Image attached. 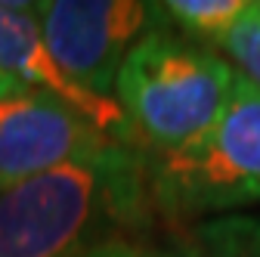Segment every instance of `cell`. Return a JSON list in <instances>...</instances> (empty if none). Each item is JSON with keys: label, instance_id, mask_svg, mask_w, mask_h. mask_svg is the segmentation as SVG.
I'll return each mask as SVG.
<instances>
[{"label": "cell", "instance_id": "cell-1", "mask_svg": "<svg viewBox=\"0 0 260 257\" xmlns=\"http://www.w3.org/2000/svg\"><path fill=\"white\" fill-rule=\"evenodd\" d=\"M149 155L115 143L100 158L62 165L0 192V257H78L152 220Z\"/></svg>", "mask_w": 260, "mask_h": 257}, {"label": "cell", "instance_id": "cell-2", "mask_svg": "<svg viewBox=\"0 0 260 257\" xmlns=\"http://www.w3.org/2000/svg\"><path fill=\"white\" fill-rule=\"evenodd\" d=\"M236 72L195 41L152 28L127 50L118 106L146 152L165 155L202 140L233 96Z\"/></svg>", "mask_w": 260, "mask_h": 257}, {"label": "cell", "instance_id": "cell-3", "mask_svg": "<svg viewBox=\"0 0 260 257\" xmlns=\"http://www.w3.org/2000/svg\"><path fill=\"white\" fill-rule=\"evenodd\" d=\"M146 155L152 208L177 230L260 205V87L236 75L230 103L202 140Z\"/></svg>", "mask_w": 260, "mask_h": 257}, {"label": "cell", "instance_id": "cell-4", "mask_svg": "<svg viewBox=\"0 0 260 257\" xmlns=\"http://www.w3.org/2000/svg\"><path fill=\"white\" fill-rule=\"evenodd\" d=\"M35 10L53 62L96 96L115 90L127 50L155 22L152 7L137 0H47Z\"/></svg>", "mask_w": 260, "mask_h": 257}, {"label": "cell", "instance_id": "cell-5", "mask_svg": "<svg viewBox=\"0 0 260 257\" xmlns=\"http://www.w3.org/2000/svg\"><path fill=\"white\" fill-rule=\"evenodd\" d=\"M121 140L38 90H19L0 100V192L35 180L62 165L100 158Z\"/></svg>", "mask_w": 260, "mask_h": 257}, {"label": "cell", "instance_id": "cell-6", "mask_svg": "<svg viewBox=\"0 0 260 257\" xmlns=\"http://www.w3.org/2000/svg\"><path fill=\"white\" fill-rule=\"evenodd\" d=\"M0 72L16 78L25 90H38L65 103L106 137L121 140V143H140L118 100L96 96L62 75V69L53 62L44 44V31H41L35 4L0 0Z\"/></svg>", "mask_w": 260, "mask_h": 257}, {"label": "cell", "instance_id": "cell-7", "mask_svg": "<svg viewBox=\"0 0 260 257\" xmlns=\"http://www.w3.org/2000/svg\"><path fill=\"white\" fill-rule=\"evenodd\" d=\"M177 257H260V214H220L177 230Z\"/></svg>", "mask_w": 260, "mask_h": 257}, {"label": "cell", "instance_id": "cell-8", "mask_svg": "<svg viewBox=\"0 0 260 257\" xmlns=\"http://www.w3.org/2000/svg\"><path fill=\"white\" fill-rule=\"evenodd\" d=\"M245 0H168V4H152L155 19H171L186 38L223 44L230 28L242 19Z\"/></svg>", "mask_w": 260, "mask_h": 257}, {"label": "cell", "instance_id": "cell-9", "mask_svg": "<svg viewBox=\"0 0 260 257\" xmlns=\"http://www.w3.org/2000/svg\"><path fill=\"white\" fill-rule=\"evenodd\" d=\"M220 47L236 59L245 78L260 87V4L245 7L242 19L230 28V35L223 38Z\"/></svg>", "mask_w": 260, "mask_h": 257}, {"label": "cell", "instance_id": "cell-10", "mask_svg": "<svg viewBox=\"0 0 260 257\" xmlns=\"http://www.w3.org/2000/svg\"><path fill=\"white\" fill-rule=\"evenodd\" d=\"M78 257H177V251L143 242L137 236H109L103 242L84 248Z\"/></svg>", "mask_w": 260, "mask_h": 257}, {"label": "cell", "instance_id": "cell-11", "mask_svg": "<svg viewBox=\"0 0 260 257\" xmlns=\"http://www.w3.org/2000/svg\"><path fill=\"white\" fill-rule=\"evenodd\" d=\"M19 90H25L16 78H10L7 72H0V100H4V96H13V93H19Z\"/></svg>", "mask_w": 260, "mask_h": 257}]
</instances>
